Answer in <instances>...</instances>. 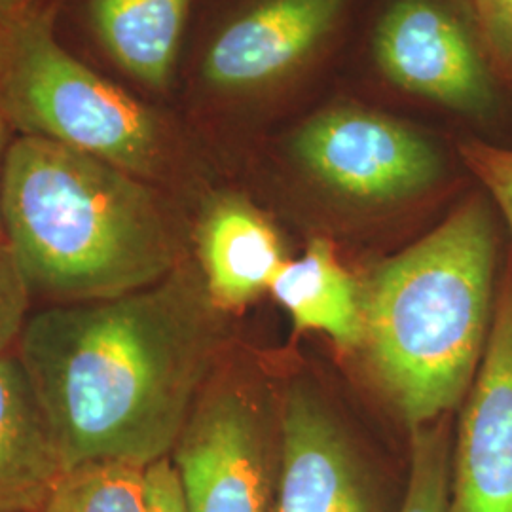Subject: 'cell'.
I'll use <instances>...</instances> for the list:
<instances>
[{
    "label": "cell",
    "mask_w": 512,
    "mask_h": 512,
    "mask_svg": "<svg viewBox=\"0 0 512 512\" xmlns=\"http://www.w3.org/2000/svg\"><path fill=\"white\" fill-rule=\"evenodd\" d=\"M346 0H262L209 46L203 78L215 90L251 92L294 71L329 37Z\"/></svg>",
    "instance_id": "9"
},
{
    "label": "cell",
    "mask_w": 512,
    "mask_h": 512,
    "mask_svg": "<svg viewBox=\"0 0 512 512\" xmlns=\"http://www.w3.org/2000/svg\"><path fill=\"white\" fill-rule=\"evenodd\" d=\"M494 268V219L475 196L368 279L361 346L412 429L446 416L475 382L494 319Z\"/></svg>",
    "instance_id": "3"
},
{
    "label": "cell",
    "mask_w": 512,
    "mask_h": 512,
    "mask_svg": "<svg viewBox=\"0 0 512 512\" xmlns=\"http://www.w3.org/2000/svg\"><path fill=\"white\" fill-rule=\"evenodd\" d=\"M459 152L471 173L484 184L501 209L512 232V148L495 147L473 139L461 143Z\"/></svg>",
    "instance_id": "17"
},
{
    "label": "cell",
    "mask_w": 512,
    "mask_h": 512,
    "mask_svg": "<svg viewBox=\"0 0 512 512\" xmlns=\"http://www.w3.org/2000/svg\"><path fill=\"white\" fill-rule=\"evenodd\" d=\"M452 444L448 418L412 429L410 473L401 512H448Z\"/></svg>",
    "instance_id": "16"
},
{
    "label": "cell",
    "mask_w": 512,
    "mask_h": 512,
    "mask_svg": "<svg viewBox=\"0 0 512 512\" xmlns=\"http://www.w3.org/2000/svg\"><path fill=\"white\" fill-rule=\"evenodd\" d=\"M203 283L217 310H239L270 291L285 264L274 226L236 194L215 198L198 224Z\"/></svg>",
    "instance_id": "11"
},
{
    "label": "cell",
    "mask_w": 512,
    "mask_h": 512,
    "mask_svg": "<svg viewBox=\"0 0 512 512\" xmlns=\"http://www.w3.org/2000/svg\"><path fill=\"white\" fill-rule=\"evenodd\" d=\"M0 116L46 139L148 179L162 162V128L139 99L69 54L52 18L25 8L0 19Z\"/></svg>",
    "instance_id": "4"
},
{
    "label": "cell",
    "mask_w": 512,
    "mask_h": 512,
    "mask_svg": "<svg viewBox=\"0 0 512 512\" xmlns=\"http://www.w3.org/2000/svg\"><path fill=\"white\" fill-rule=\"evenodd\" d=\"M192 0H92L101 46L129 76L164 92L171 82Z\"/></svg>",
    "instance_id": "13"
},
{
    "label": "cell",
    "mask_w": 512,
    "mask_h": 512,
    "mask_svg": "<svg viewBox=\"0 0 512 512\" xmlns=\"http://www.w3.org/2000/svg\"><path fill=\"white\" fill-rule=\"evenodd\" d=\"M0 219L31 298L52 304L135 293L179 266L145 179L46 139L19 135L10 143Z\"/></svg>",
    "instance_id": "2"
},
{
    "label": "cell",
    "mask_w": 512,
    "mask_h": 512,
    "mask_svg": "<svg viewBox=\"0 0 512 512\" xmlns=\"http://www.w3.org/2000/svg\"><path fill=\"white\" fill-rule=\"evenodd\" d=\"M171 454L188 512H272L264 429L236 385L203 387Z\"/></svg>",
    "instance_id": "6"
},
{
    "label": "cell",
    "mask_w": 512,
    "mask_h": 512,
    "mask_svg": "<svg viewBox=\"0 0 512 512\" xmlns=\"http://www.w3.org/2000/svg\"><path fill=\"white\" fill-rule=\"evenodd\" d=\"M270 293L298 332H323L342 348L361 346V293L327 239H313L304 255L285 260Z\"/></svg>",
    "instance_id": "14"
},
{
    "label": "cell",
    "mask_w": 512,
    "mask_h": 512,
    "mask_svg": "<svg viewBox=\"0 0 512 512\" xmlns=\"http://www.w3.org/2000/svg\"><path fill=\"white\" fill-rule=\"evenodd\" d=\"M8 147H10V126L0 116V181H2V167H4ZM0 238H4V234H2V219H0Z\"/></svg>",
    "instance_id": "21"
},
{
    "label": "cell",
    "mask_w": 512,
    "mask_h": 512,
    "mask_svg": "<svg viewBox=\"0 0 512 512\" xmlns=\"http://www.w3.org/2000/svg\"><path fill=\"white\" fill-rule=\"evenodd\" d=\"M486 50L495 65L512 71V0H469Z\"/></svg>",
    "instance_id": "19"
},
{
    "label": "cell",
    "mask_w": 512,
    "mask_h": 512,
    "mask_svg": "<svg viewBox=\"0 0 512 512\" xmlns=\"http://www.w3.org/2000/svg\"><path fill=\"white\" fill-rule=\"evenodd\" d=\"M63 471L23 366L0 355V512L44 509Z\"/></svg>",
    "instance_id": "12"
},
{
    "label": "cell",
    "mask_w": 512,
    "mask_h": 512,
    "mask_svg": "<svg viewBox=\"0 0 512 512\" xmlns=\"http://www.w3.org/2000/svg\"><path fill=\"white\" fill-rule=\"evenodd\" d=\"M294 154L319 183L368 203L420 194L442 167L435 147L416 129L355 107L311 116L294 137Z\"/></svg>",
    "instance_id": "5"
},
{
    "label": "cell",
    "mask_w": 512,
    "mask_h": 512,
    "mask_svg": "<svg viewBox=\"0 0 512 512\" xmlns=\"http://www.w3.org/2000/svg\"><path fill=\"white\" fill-rule=\"evenodd\" d=\"M44 512H148L147 467L97 459L65 469Z\"/></svg>",
    "instance_id": "15"
},
{
    "label": "cell",
    "mask_w": 512,
    "mask_h": 512,
    "mask_svg": "<svg viewBox=\"0 0 512 512\" xmlns=\"http://www.w3.org/2000/svg\"><path fill=\"white\" fill-rule=\"evenodd\" d=\"M448 512H512V279L459 421Z\"/></svg>",
    "instance_id": "8"
},
{
    "label": "cell",
    "mask_w": 512,
    "mask_h": 512,
    "mask_svg": "<svg viewBox=\"0 0 512 512\" xmlns=\"http://www.w3.org/2000/svg\"><path fill=\"white\" fill-rule=\"evenodd\" d=\"M31 294L27 291L14 256L0 238V355L18 344L21 330L29 319Z\"/></svg>",
    "instance_id": "18"
},
{
    "label": "cell",
    "mask_w": 512,
    "mask_h": 512,
    "mask_svg": "<svg viewBox=\"0 0 512 512\" xmlns=\"http://www.w3.org/2000/svg\"><path fill=\"white\" fill-rule=\"evenodd\" d=\"M29 8V0H0V19L10 18Z\"/></svg>",
    "instance_id": "22"
},
{
    "label": "cell",
    "mask_w": 512,
    "mask_h": 512,
    "mask_svg": "<svg viewBox=\"0 0 512 512\" xmlns=\"http://www.w3.org/2000/svg\"><path fill=\"white\" fill-rule=\"evenodd\" d=\"M374 55L382 73L404 92L442 107L484 114L494 84L469 33L431 0H399L378 23Z\"/></svg>",
    "instance_id": "7"
},
{
    "label": "cell",
    "mask_w": 512,
    "mask_h": 512,
    "mask_svg": "<svg viewBox=\"0 0 512 512\" xmlns=\"http://www.w3.org/2000/svg\"><path fill=\"white\" fill-rule=\"evenodd\" d=\"M215 311L202 272L177 266L135 293L29 315L16 357L63 469L169 458L215 359Z\"/></svg>",
    "instance_id": "1"
},
{
    "label": "cell",
    "mask_w": 512,
    "mask_h": 512,
    "mask_svg": "<svg viewBox=\"0 0 512 512\" xmlns=\"http://www.w3.org/2000/svg\"><path fill=\"white\" fill-rule=\"evenodd\" d=\"M148 512H188L183 488L171 458L147 467Z\"/></svg>",
    "instance_id": "20"
},
{
    "label": "cell",
    "mask_w": 512,
    "mask_h": 512,
    "mask_svg": "<svg viewBox=\"0 0 512 512\" xmlns=\"http://www.w3.org/2000/svg\"><path fill=\"white\" fill-rule=\"evenodd\" d=\"M272 512H372L348 440L321 404L304 393H293L283 408Z\"/></svg>",
    "instance_id": "10"
}]
</instances>
